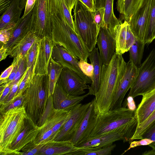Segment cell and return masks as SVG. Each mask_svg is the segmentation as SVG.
Segmentation results:
<instances>
[{
	"instance_id": "7",
	"label": "cell",
	"mask_w": 155,
	"mask_h": 155,
	"mask_svg": "<svg viewBox=\"0 0 155 155\" xmlns=\"http://www.w3.org/2000/svg\"><path fill=\"white\" fill-rule=\"evenodd\" d=\"M155 88V48L138 68L135 79L127 96L143 95Z\"/></svg>"
},
{
	"instance_id": "8",
	"label": "cell",
	"mask_w": 155,
	"mask_h": 155,
	"mask_svg": "<svg viewBox=\"0 0 155 155\" xmlns=\"http://www.w3.org/2000/svg\"><path fill=\"white\" fill-rule=\"evenodd\" d=\"M31 31L38 38L45 36L51 38L52 27L48 0H36L33 8Z\"/></svg>"
},
{
	"instance_id": "3",
	"label": "cell",
	"mask_w": 155,
	"mask_h": 155,
	"mask_svg": "<svg viewBox=\"0 0 155 155\" xmlns=\"http://www.w3.org/2000/svg\"><path fill=\"white\" fill-rule=\"evenodd\" d=\"M135 111L122 107L109 110L102 114H97L96 126L89 138L117 132L124 135V143L129 142L130 143L137 125Z\"/></svg>"
},
{
	"instance_id": "35",
	"label": "cell",
	"mask_w": 155,
	"mask_h": 155,
	"mask_svg": "<svg viewBox=\"0 0 155 155\" xmlns=\"http://www.w3.org/2000/svg\"><path fill=\"white\" fill-rule=\"evenodd\" d=\"M38 38L34 42L26 54V64L27 68L30 67L35 63L37 55Z\"/></svg>"
},
{
	"instance_id": "20",
	"label": "cell",
	"mask_w": 155,
	"mask_h": 155,
	"mask_svg": "<svg viewBox=\"0 0 155 155\" xmlns=\"http://www.w3.org/2000/svg\"><path fill=\"white\" fill-rule=\"evenodd\" d=\"M114 0H94L95 10L102 9L104 11L101 27L108 29L114 37V31L121 22L114 14Z\"/></svg>"
},
{
	"instance_id": "39",
	"label": "cell",
	"mask_w": 155,
	"mask_h": 155,
	"mask_svg": "<svg viewBox=\"0 0 155 155\" xmlns=\"http://www.w3.org/2000/svg\"><path fill=\"white\" fill-rule=\"evenodd\" d=\"M58 0L67 22L72 28L75 31L74 21L73 18L71 13L70 12L65 0Z\"/></svg>"
},
{
	"instance_id": "23",
	"label": "cell",
	"mask_w": 155,
	"mask_h": 155,
	"mask_svg": "<svg viewBox=\"0 0 155 155\" xmlns=\"http://www.w3.org/2000/svg\"><path fill=\"white\" fill-rule=\"evenodd\" d=\"M33 10V8L25 17L20 18L9 41L3 45L5 48H11L31 31Z\"/></svg>"
},
{
	"instance_id": "55",
	"label": "cell",
	"mask_w": 155,
	"mask_h": 155,
	"mask_svg": "<svg viewBox=\"0 0 155 155\" xmlns=\"http://www.w3.org/2000/svg\"><path fill=\"white\" fill-rule=\"evenodd\" d=\"M142 155H155V150L152 149L151 150L146 151L142 153Z\"/></svg>"
},
{
	"instance_id": "5",
	"label": "cell",
	"mask_w": 155,
	"mask_h": 155,
	"mask_svg": "<svg viewBox=\"0 0 155 155\" xmlns=\"http://www.w3.org/2000/svg\"><path fill=\"white\" fill-rule=\"evenodd\" d=\"M0 114V155H8L10 146L25 128L28 116L23 105Z\"/></svg>"
},
{
	"instance_id": "21",
	"label": "cell",
	"mask_w": 155,
	"mask_h": 155,
	"mask_svg": "<svg viewBox=\"0 0 155 155\" xmlns=\"http://www.w3.org/2000/svg\"><path fill=\"white\" fill-rule=\"evenodd\" d=\"M79 147L75 146L70 141L53 140L45 144L41 147L38 155H65L77 150Z\"/></svg>"
},
{
	"instance_id": "30",
	"label": "cell",
	"mask_w": 155,
	"mask_h": 155,
	"mask_svg": "<svg viewBox=\"0 0 155 155\" xmlns=\"http://www.w3.org/2000/svg\"><path fill=\"white\" fill-rule=\"evenodd\" d=\"M145 43L138 40L136 38L135 41L130 48V60L138 68L141 64Z\"/></svg>"
},
{
	"instance_id": "42",
	"label": "cell",
	"mask_w": 155,
	"mask_h": 155,
	"mask_svg": "<svg viewBox=\"0 0 155 155\" xmlns=\"http://www.w3.org/2000/svg\"><path fill=\"white\" fill-rule=\"evenodd\" d=\"M143 138H149L152 140L153 142L148 146L155 150V123L143 134L142 136Z\"/></svg>"
},
{
	"instance_id": "29",
	"label": "cell",
	"mask_w": 155,
	"mask_h": 155,
	"mask_svg": "<svg viewBox=\"0 0 155 155\" xmlns=\"http://www.w3.org/2000/svg\"><path fill=\"white\" fill-rule=\"evenodd\" d=\"M64 67L50 58L48 68V97L52 95L55 85Z\"/></svg>"
},
{
	"instance_id": "46",
	"label": "cell",
	"mask_w": 155,
	"mask_h": 155,
	"mask_svg": "<svg viewBox=\"0 0 155 155\" xmlns=\"http://www.w3.org/2000/svg\"><path fill=\"white\" fill-rule=\"evenodd\" d=\"M23 100L24 96L23 94L7 106L4 110L1 112L5 111L22 105Z\"/></svg>"
},
{
	"instance_id": "1",
	"label": "cell",
	"mask_w": 155,
	"mask_h": 155,
	"mask_svg": "<svg viewBox=\"0 0 155 155\" xmlns=\"http://www.w3.org/2000/svg\"><path fill=\"white\" fill-rule=\"evenodd\" d=\"M52 27L51 38L78 59L87 61L90 53L79 35L67 22L58 0H48Z\"/></svg>"
},
{
	"instance_id": "9",
	"label": "cell",
	"mask_w": 155,
	"mask_h": 155,
	"mask_svg": "<svg viewBox=\"0 0 155 155\" xmlns=\"http://www.w3.org/2000/svg\"><path fill=\"white\" fill-rule=\"evenodd\" d=\"M91 102L84 104L80 103L71 110L69 118L54 140H70L78 128Z\"/></svg>"
},
{
	"instance_id": "26",
	"label": "cell",
	"mask_w": 155,
	"mask_h": 155,
	"mask_svg": "<svg viewBox=\"0 0 155 155\" xmlns=\"http://www.w3.org/2000/svg\"><path fill=\"white\" fill-rule=\"evenodd\" d=\"M38 37L32 31H30L25 37L16 42L9 49L10 57L15 61H19L26 56L27 53Z\"/></svg>"
},
{
	"instance_id": "11",
	"label": "cell",
	"mask_w": 155,
	"mask_h": 155,
	"mask_svg": "<svg viewBox=\"0 0 155 155\" xmlns=\"http://www.w3.org/2000/svg\"><path fill=\"white\" fill-rule=\"evenodd\" d=\"M151 1L152 0H142L139 8L128 22L130 28L135 36L144 42Z\"/></svg>"
},
{
	"instance_id": "41",
	"label": "cell",
	"mask_w": 155,
	"mask_h": 155,
	"mask_svg": "<svg viewBox=\"0 0 155 155\" xmlns=\"http://www.w3.org/2000/svg\"><path fill=\"white\" fill-rule=\"evenodd\" d=\"M116 147L115 144L101 148L97 150L87 152L83 155H110L112 151Z\"/></svg>"
},
{
	"instance_id": "22",
	"label": "cell",
	"mask_w": 155,
	"mask_h": 155,
	"mask_svg": "<svg viewBox=\"0 0 155 155\" xmlns=\"http://www.w3.org/2000/svg\"><path fill=\"white\" fill-rule=\"evenodd\" d=\"M124 139V135L117 132H112L97 137H89L74 145L79 148L104 147L110 145L116 141Z\"/></svg>"
},
{
	"instance_id": "54",
	"label": "cell",
	"mask_w": 155,
	"mask_h": 155,
	"mask_svg": "<svg viewBox=\"0 0 155 155\" xmlns=\"http://www.w3.org/2000/svg\"><path fill=\"white\" fill-rule=\"evenodd\" d=\"M70 12L71 13L72 9L74 8L77 0H64Z\"/></svg>"
},
{
	"instance_id": "27",
	"label": "cell",
	"mask_w": 155,
	"mask_h": 155,
	"mask_svg": "<svg viewBox=\"0 0 155 155\" xmlns=\"http://www.w3.org/2000/svg\"><path fill=\"white\" fill-rule=\"evenodd\" d=\"M20 0H12L9 6L0 16V30L12 22L17 23L22 10L19 6Z\"/></svg>"
},
{
	"instance_id": "36",
	"label": "cell",
	"mask_w": 155,
	"mask_h": 155,
	"mask_svg": "<svg viewBox=\"0 0 155 155\" xmlns=\"http://www.w3.org/2000/svg\"><path fill=\"white\" fill-rule=\"evenodd\" d=\"M44 144H37L33 141L31 142L22 148L20 151L21 155H38L40 150Z\"/></svg>"
},
{
	"instance_id": "34",
	"label": "cell",
	"mask_w": 155,
	"mask_h": 155,
	"mask_svg": "<svg viewBox=\"0 0 155 155\" xmlns=\"http://www.w3.org/2000/svg\"><path fill=\"white\" fill-rule=\"evenodd\" d=\"M16 24L12 22L0 30V46L5 45L9 41Z\"/></svg>"
},
{
	"instance_id": "25",
	"label": "cell",
	"mask_w": 155,
	"mask_h": 155,
	"mask_svg": "<svg viewBox=\"0 0 155 155\" xmlns=\"http://www.w3.org/2000/svg\"><path fill=\"white\" fill-rule=\"evenodd\" d=\"M88 58L93 66V73L92 83L88 89L89 95L95 96L100 84V79L103 63L98 48L96 47L90 53Z\"/></svg>"
},
{
	"instance_id": "44",
	"label": "cell",
	"mask_w": 155,
	"mask_h": 155,
	"mask_svg": "<svg viewBox=\"0 0 155 155\" xmlns=\"http://www.w3.org/2000/svg\"><path fill=\"white\" fill-rule=\"evenodd\" d=\"M104 13V10L102 9L95 10L94 12V21L98 33L102 23Z\"/></svg>"
},
{
	"instance_id": "51",
	"label": "cell",
	"mask_w": 155,
	"mask_h": 155,
	"mask_svg": "<svg viewBox=\"0 0 155 155\" xmlns=\"http://www.w3.org/2000/svg\"><path fill=\"white\" fill-rule=\"evenodd\" d=\"M18 63L14 66L13 70L9 77L2 84L8 85L12 82L13 81L16 75V73L18 68Z\"/></svg>"
},
{
	"instance_id": "56",
	"label": "cell",
	"mask_w": 155,
	"mask_h": 155,
	"mask_svg": "<svg viewBox=\"0 0 155 155\" xmlns=\"http://www.w3.org/2000/svg\"><path fill=\"white\" fill-rule=\"evenodd\" d=\"M27 1V0H20L19 6L22 10L25 7Z\"/></svg>"
},
{
	"instance_id": "2",
	"label": "cell",
	"mask_w": 155,
	"mask_h": 155,
	"mask_svg": "<svg viewBox=\"0 0 155 155\" xmlns=\"http://www.w3.org/2000/svg\"><path fill=\"white\" fill-rule=\"evenodd\" d=\"M126 63L122 55L115 53L108 64H103L100 86L94 98L96 114H102L110 110Z\"/></svg>"
},
{
	"instance_id": "45",
	"label": "cell",
	"mask_w": 155,
	"mask_h": 155,
	"mask_svg": "<svg viewBox=\"0 0 155 155\" xmlns=\"http://www.w3.org/2000/svg\"><path fill=\"white\" fill-rule=\"evenodd\" d=\"M134 98L131 96H127L123 102L122 107L127 108L132 111H135L137 108Z\"/></svg>"
},
{
	"instance_id": "40",
	"label": "cell",
	"mask_w": 155,
	"mask_h": 155,
	"mask_svg": "<svg viewBox=\"0 0 155 155\" xmlns=\"http://www.w3.org/2000/svg\"><path fill=\"white\" fill-rule=\"evenodd\" d=\"M79 67L82 72L92 80L93 73V66L92 64L88 63L82 59H80L78 62Z\"/></svg>"
},
{
	"instance_id": "24",
	"label": "cell",
	"mask_w": 155,
	"mask_h": 155,
	"mask_svg": "<svg viewBox=\"0 0 155 155\" xmlns=\"http://www.w3.org/2000/svg\"><path fill=\"white\" fill-rule=\"evenodd\" d=\"M142 96L141 102L135 111L137 126L146 120L155 110V88Z\"/></svg>"
},
{
	"instance_id": "12",
	"label": "cell",
	"mask_w": 155,
	"mask_h": 155,
	"mask_svg": "<svg viewBox=\"0 0 155 155\" xmlns=\"http://www.w3.org/2000/svg\"><path fill=\"white\" fill-rule=\"evenodd\" d=\"M55 45L50 37L38 38L37 55L34 67V74H48V68Z\"/></svg>"
},
{
	"instance_id": "43",
	"label": "cell",
	"mask_w": 155,
	"mask_h": 155,
	"mask_svg": "<svg viewBox=\"0 0 155 155\" xmlns=\"http://www.w3.org/2000/svg\"><path fill=\"white\" fill-rule=\"evenodd\" d=\"M153 142L152 140L149 138H143L138 141H133L130 143L129 148L124 151L121 155L124 154L131 148L140 146L149 145Z\"/></svg>"
},
{
	"instance_id": "28",
	"label": "cell",
	"mask_w": 155,
	"mask_h": 155,
	"mask_svg": "<svg viewBox=\"0 0 155 155\" xmlns=\"http://www.w3.org/2000/svg\"><path fill=\"white\" fill-rule=\"evenodd\" d=\"M142 0H117V8L122 21L127 22L140 5Z\"/></svg>"
},
{
	"instance_id": "50",
	"label": "cell",
	"mask_w": 155,
	"mask_h": 155,
	"mask_svg": "<svg viewBox=\"0 0 155 155\" xmlns=\"http://www.w3.org/2000/svg\"><path fill=\"white\" fill-rule=\"evenodd\" d=\"M12 0H0V15L1 16L8 8Z\"/></svg>"
},
{
	"instance_id": "38",
	"label": "cell",
	"mask_w": 155,
	"mask_h": 155,
	"mask_svg": "<svg viewBox=\"0 0 155 155\" xmlns=\"http://www.w3.org/2000/svg\"><path fill=\"white\" fill-rule=\"evenodd\" d=\"M24 75V74L20 80L17 83L14 84L13 86L11 91L6 98L2 103L0 104V112L4 110L6 107L14 98L18 89L19 84L22 81Z\"/></svg>"
},
{
	"instance_id": "33",
	"label": "cell",
	"mask_w": 155,
	"mask_h": 155,
	"mask_svg": "<svg viewBox=\"0 0 155 155\" xmlns=\"http://www.w3.org/2000/svg\"><path fill=\"white\" fill-rule=\"evenodd\" d=\"M155 123V110L146 120L137 127L135 133L131 138V142L135 140L142 139L143 134Z\"/></svg>"
},
{
	"instance_id": "13",
	"label": "cell",
	"mask_w": 155,
	"mask_h": 155,
	"mask_svg": "<svg viewBox=\"0 0 155 155\" xmlns=\"http://www.w3.org/2000/svg\"><path fill=\"white\" fill-rule=\"evenodd\" d=\"M138 69L131 61L129 60L126 63L125 73L120 82L110 110L122 107L124 98L135 79Z\"/></svg>"
},
{
	"instance_id": "4",
	"label": "cell",
	"mask_w": 155,
	"mask_h": 155,
	"mask_svg": "<svg viewBox=\"0 0 155 155\" xmlns=\"http://www.w3.org/2000/svg\"><path fill=\"white\" fill-rule=\"evenodd\" d=\"M48 76L34 74L24 92L22 105L27 115L37 126L42 118L48 100Z\"/></svg>"
},
{
	"instance_id": "17",
	"label": "cell",
	"mask_w": 155,
	"mask_h": 155,
	"mask_svg": "<svg viewBox=\"0 0 155 155\" xmlns=\"http://www.w3.org/2000/svg\"><path fill=\"white\" fill-rule=\"evenodd\" d=\"M88 95V93L77 96L69 94L57 82L52 95L53 107L56 109L70 111Z\"/></svg>"
},
{
	"instance_id": "49",
	"label": "cell",
	"mask_w": 155,
	"mask_h": 155,
	"mask_svg": "<svg viewBox=\"0 0 155 155\" xmlns=\"http://www.w3.org/2000/svg\"><path fill=\"white\" fill-rule=\"evenodd\" d=\"M36 0H27L25 7L24 13L22 16L23 18L25 17L33 8Z\"/></svg>"
},
{
	"instance_id": "10",
	"label": "cell",
	"mask_w": 155,
	"mask_h": 155,
	"mask_svg": "<svg viewBox=\"0 0 155 155\" xmlns=\"http://www.w3.org/2000/svg\"><path fill=\"white\" fill-rule=\"evenodd\" d=\"M57 83L69 94L80 96L90 86L75 72L66 67L63 69Z\"/></svg>"
},
{
	"instance_id": "18",
	"label": "cell",
	"mask_w": 155,
	"mask_h": 155,
	"mask_svg": "<svg viewBox=\"0 0 155 155\" xmlns=\"http://www.w3.org/2000/svg\"><path fill=\"white\" fill-rule=\"evenodd\" d=\"M97 44L103 64H108L116 53L114 36L107 28L101 27Z\"/></svg>"
},
{
	"instance_id": "6",
	"label": "cell",
	"mask_w": 155,
	"mask_h": 155,
	"mask_svg": "<svg viewBox=\"0 0 155 155\" xmlns=\"http://www.w3.org/2000/svg\"><path fill=\"white\" fill-rule=\"evenodd\" d=\"M73 12L75 31L90 53L95 47L98 35L94 12L79 0L76 2Z\"/></svg>"
},
{
	"instance_id": "19",
	"label": "cell",
	"mask_w": 155,
	"mask_h": 155,
	"mask_svg": "<svg viewBox=\"0 0 155 155\" xmlns=\"http://www.w3.org/2000/svg\"><path fill=\"white\" fill-rule=\"evenodd\" d=\"M116 53L122 55L129 51L136 37L131 30L126 21L121 22L114 31Z\"/></svg>"
},
{
	"instance_id": "16",
	"label": "cell",
	"mask_w": 155,
	"mask_h": 155,
	"mask_svg": "<svg viewBox=\"0 0 155 155\" xmlns=\"http://www.w3.org/2000/svg\"><path fill=\"white\" fill-rule=\"evenodd\" d=\"M39 127L28 116L25 128L10 146L8 155H21L22 148L35 139Z\"/></svg>"
},
{
	"instance_id": "32",
	"label": "cell",
	"mask_w": 155,
	"mask_h": 155,
	"mask_svg": "<svg viewBox=\"0 0 155 155\" xmlns=\"http://www.w3.org/2000/svg\"><path fill=\"white\" fill-rule=\"evenodd\" d=\"M35 64V63L33 64L30 67L27 69L14 98L7 106L22 95L26 89L29 87L34 74V67Z\"/></svg>"
},
{
	"instance_id": "15",
	"label": "cell",
	"mask_w": 155,
	"mask_h": 155,
	"mask_svg": "<svg viewBox=\"0 0 155 155\" xmlns=\"http://www.w3.org/2000/svg\"><path fill=\"white\" fill-rule=\"evenodd\" d=\"M94 98L91 104L78 128L70 140L75 145L89 138L97 123L94 110Z\"/></svg>"
},
{
	"instance_id": "53",
	"label": "cell",
	"mask_w": 155,
	"mask_h": 155,
	"mask_svg": "<svg viewBox=\"0 0 155 155\" xmlns=\"http://www.w3.org/2000/svg\"><path fill=\"white\" fill-rule=\"evenodd\" d=\"M0 46V61L5 59L9 55V52L8 49L5 48L4 45Z\"/></svg>"
},
{
	"instance_id": "37",
	"label": "cell",
	"mask_w": 155,
	"mask_h": 155,
	"mask_svg": "<svg viewBox=\"0 0 155 155\" xmlns=\"http://www.w3.org/2000/svg\"><path fill=\"white\" fill-rule=\"evenodd\" d=\"M27 68L26 56H25L20 60L15 78L13 81L10 84L13 85L17 83L22 78Z\"/></svg>"
},
{
	"instance_id": "14",
	"label": "cell",
	"mask_w": 155,
	"mask_h": 155,
	"mask_svg": "<svg viewBox=\"0 0 155 155\" xmlns=\"http://www.w3.org/2000/svg\"><path fill=\"white\" fill-rule=\"evenodd\" d=\"M51 58L64 67L75 72L87 84H91V80L85 75L80 69L78 59L62 46L55 44L52 49Z\"/></svg>"
},
{
	"instance_id": "52",
	"label": "cell",
	"mask_w": 155,
	"mask_h": 155,
	"mask_svg": "<svg viewBox=\"0 0 155 155\" xmlns=\"http://www.w3.org/2000/svg\"><path fill=\"white\" fill-rule=\"evenodd\" d=\"M91 11L94 12L95 7L94 0H79Z\"/></svg>"
},
{
	"instance_id": "31",
	"label": "cell",
	"mask_w": 155,
	"mask_h": 155,
	"mask_svg": "<svg viewBox=\"0 0 155 155\" xmlns=\"http://www.w3.org/2000/svg\"><path fill=\"white\" fill-rule=\"evenodd\" d=\"M155 39V0H152L145 31L144 42L149 44Z\"/></svg>"
},
{
	"instance_id": "48",
	"label": "cell",
	"mask_w": 155,
	"mask_h": 155,
	"mask_svg": "<svg viewBox=\"0 0 155 155\" xmlns=\"http://www.w3.org/2000/svg\"><path fill=\"white\" fill-rule=\"evenodd\" d=\"M13 86L10 84H8L2 93L0 94V104L2 103L6 98L11 91Z\"/></svg>"
},
{
	"instance_id": "47",
	"label": "cell",
	"mask_w": 155,
	"mask_h": 155,
	"mask_svg": "<svg viewBox=\"0 0 155 155\" xmlns=\"http://www.w3.org/2000/svg\"><path fill=\"white\" fill-rule=\"evenodd\" d=\"M14 68V66L12 64L2 73L0 77V84H3L8 78Z\"/></svg>"
}]
</instances>
